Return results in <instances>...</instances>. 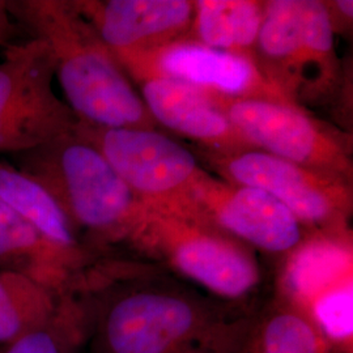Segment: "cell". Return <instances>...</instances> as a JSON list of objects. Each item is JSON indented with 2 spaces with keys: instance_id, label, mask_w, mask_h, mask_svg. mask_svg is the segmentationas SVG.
I'll return each instance as SVG.
<instances>
[{
  "instance_id": "6da1fadb",
  "label": "cell",
  "mask_w": 353,
  "mask_h": 353,
  "mask_svg": "<svg viewBox=\"0 0 353 353\" xmlns=\"http://www.w3.org/2000/svg\"><path fill=\"white\" fill-rule=\"evenodd\" d=\"M87 306L94 353H240L242 321L150 265L103 258L75 283Z\"/></svg>"
},
{
  "instance_id": "7a4b0ae2",
  "label": "cell",
  "mask_w": 353,
  "mask_h": 353,
  "mask_svg": "<svg viewBox=\"0 0 353 353\" xmlns=\"http://www.w3.org/2000/svg\"><path fill=\"white\" fill-rule=\"evenodd\" d=\"M26 37L42 39L64 102L80 123L102 128H159L125 67L74 0H8Z\"/></svg>"
},
{
  "instance_id": "3957f363",
  "label": "cell",
  "mask_w": 353,
  "mask_h": 353,
  "mask_svg": "<svg viewBox=\"0 0 353 353\" xmlns=\"http://www.w3.org/2000/svg\"><path fill=\"white\" fill-rule=\"evenodd\" d=\"M13 159L21 172L50 192L89 252L102 259L119 245L130 246L145 203L77 130V123Z\"/></svg>"
},
{
  "instance_id": "277c9868",
  "label": "cell",
  "mask_w": 353,
  "mask_h": 353,
  "mask_svg": "<svg viewBox=\"0 0 353 353\" xmlns=\"http://www.w3.org/2000/svg\"><path fill=\"white\" fill-rule=\"evenodd\" d=\"M130 248L157 258L220 300H243L261 283L254 250L188 205L145 203Z\"/></svg>"
},
{
  "instance_id": "5b68a950",
  "label": "cell",
  "mask_w": 353,
  "mask_h": 353,
  "mask_svg": "<svg viewBox=\"0 0 353 353\" xmlns=\"http://www.w3.org/2000/svg\"><path fill=\"white\" fill-rule=\"evenodd\" d=\"M334 34L325 1H265L255 62L267 80L299 106L303 100L330 96L341 80Z\"/></svg>"
},
{
  "instance_id": "8992f818",
  "label": "cell",
  "mask_w": 353,
  "mask_h": 353,
  "mask_svg": "<svg viewBox=\"0 0 353 353\" xmlns=\"http://www.w3.org/2000/svg\"><path fill=\"white\" fill-rule=\"evenodd\" d=\"M198 152L216 176L232 185L270 194L310 233H348L353 208L352 183L255 148Z\"/></svg>"
},
{
  "instance_id": "52a82bcc",
  "label": "cell",
  "mask_w": 353,
  "mask_h": 353,
  "mask_svg": "<svg viewBox=\"0 0 353 353\" xmlns=\"http://www.w3.org/2000/svg\"><path fill=\"white\" fill-rule=\"evenodd\" d=\"M214 99L252 148L352 183V141L347 134L293 102L219 94Z\"/></svg>"
},
{
  "instance_id": "ba28073f",
  "label": "cell",
  "mask_w": 353,
  "mask_h": 353,
  "mask_svg": "<svg viewBox=\"0 0 353 353\" xmlns=\"http://www.w3.org/2000/svg\"><path fill=\"white\" fill-rule=\"evenodd\" d=\"M0 54V154L32 151L72 130L77 118L54 90L46 43L28 37Z\"/></svg>"
},
{
  "instance_id": "9c48e42d",
  "label": "cell",
  "mask_w": 353,
  "mask_h": 353,
  "mask_svg": "<svg viewBox=\"0 0 353 353\" xmlns=\"http://www.w3.org/2000/svg\"><path fill=\"white\" fill-rule=\"evenodd\" d=\"M77 130L144 203L186 205L208 172L194 152L159 128H102L77 121Z\"/></svg>"
},
{
  "instance_id": "30bf717a",
  "label": "cell",
  "mask_w": 353,
  "mask_h": 353,
  "mask_svg": "<svg viewBox=\"0 0 353 353\" xmlns=\"http://www.w3.org/2000/svg\"><path fill=\"white\" fill-rule=\"evenodd\" d=\"M186 205L252 250L283 258L310 234L300 220L270 194L228 183L210 172L190 191Z\"/></svg>"
},
{
  "instance_id": "8fae6325",
  "label": "cell",
  "mask_w": 353,
  "mask_h": 353,
  "mask_svg": "<svg viewBox=\"0 0 353 353\" xmlns=\"http://www.w3.org/2000/svg\"><path fill=\"white\" fill-rule=\"evenodd\" d=\"M121 63L134 83L147 77H168L232 99L288 101L250 58L207 48L191 38Z\"/></svg>"
},
{
  "instance_id": "7c38bea8",
  "label": "cell",
  "mask_w": 353,
  "mask_h": 353,
  "mask_svg": "<svg viewBox=\"0 0 353 353\" xmlns=\"http://www.w3.org/2000/svg\"><path fill=\"white\" fill-rule=\"evenodd\" d=\"M76 8L121 61L190 38V0H74Z\"/></svg>"
},
{
  "instance_id": "4fadbf2b",
  "label": "cell",
  "mask_w": 353,
  "mask_h": 353,
  "mask_svg": "<svg viewBox=\"0 0 353 353\" xmlns=\"http://www.w3.org/2000/svg\"><path fill=\"white\" fill-rule=\"evenodd\" d=\"M134 84L157 127L195 141L203 151L252 148L216 103L212 93L168 77H147Z\"/></svg>"
},
{
  "instance_id": "5bb4252c",
  "label": "cell",
  "mask_w": 353,
  "mask_h": 353,
  "mask_svg": "<svg viewBox=\"0 0 353 353\" xmlns=\"http://www.w3.org/2000/svg\"><path fill=\"white\" fill-rule=\"evenodd\" d=\"M351 279V236L316 232L284 258L280 290L284 303L303 312L319 294Z\"/></svg>"
},
{
  "instance_id": "9a60e30c",
  "label": "cell",
  "mask_w": 353,
  "mask_h": 353,
  "mask_svg": "<svg viewBox=\"0 0 353 353\" xmlns=\"http://www.w3.org/2000/svg\"><path fill=\"white\" fill-rule=\"evenodd\" d=\"M0 199L83 270L100 261L79 239L50 192L16 165L0 159Z\"/></svg>"
},
{
  "instance_id": "2e32d148",
  "label": "cell",
  "mask_w": 353,
  "mask_h": 353,
  "mask_svg": "<svg viewBox=\"0 0 353 353\" xmlns=\"http://www.w3.org/2000/svg\"><path fill=\"white\" fill-rule=\"evenodd\" d=\"M0 270L33 279L63 294L87 270L55 249L0 199Z\"/></svg>"
},
{
  "instance_id": "e0dca14e",
  "label": "cell",
  "mask_w": 353,
  "mask_h": 353,
  "mask_svg": "<svg viewBox=\"0 0 353 353\" xmlns=\"http://www.w3.org/2000/svg\"><path fill=\"white\" fill-rule=\"evenodd\" d=\"M263 12L265 1L196 0L190 38L207 48L246 57L255 62Z\"/></svg>"
},
{
  "instance_id": "ac0fdd59",
  "label": "cell",
  "mask_w": 353,
  "mask_h": 353,
  "mask_svg": "<svg viewBox=\"0 0 353 353\" xmlns=\"http://www.w3.org/2000/svg\"><path fill=\"white\" fill-rule=\"evenodd\" d=\"M61 296L23 274L0 270V348L49 319Z\"/></svg>"
},
{
  "instance_id": "d6986e66",
  "label": "cell",
  "mask_w": 353,
  "mask_h": 353,
  "mask_svg": "<svg viewBox=\"0 0 353 353\" xmlns=\"http://www.w3.org/2000/svg\"><path fill=\"white\" fill-rule=\"evenodd\" d=\"M88 331L87 306L77 290L70 288L49 319L1 347L0 353H75Z\"/></svg>"
},
{
  "instance_id": "ffe728a7",
  "label": "cell",
  "mask_w": 353,
  "mask_h": 353,
  "mask_svg": "<svg viewBox=\"0 0 353 353\" xmlns=\"http://www.w3.org/2000/svg\"><path fill=\"white\" fill-rule=\"evenodd\" d=\"M254 353H328V344L299 310L281 303L265 316Z\"/></svg>"
},
{
  "instance_id": "44dd1931",
  "label": "cell",
  "mask_w": 353,
  "mask_h": 353,
  "mask_svg": "<svg viewBox=\"0 0 353 353\" xmlns=\"http://www.w3.org/2000/svg\"><path fill=\"white\" fill-rule=\"evenodd\" d=\"M23 33L10 11L8 0H0V52L19 41Z\"/></svg>"
},
{
  "instance_id": "7402d4cb",
  "label": "cell",
  "mask_w": 353,
  "mask_h": 353,
  "mask_svg": "<svg viewBox=\"0 0 353 353\" xmlns=\"http://www.w3.org/2000/svg\"><path fill=\"white\" fill-rule=\"evenodd\" d=\"M326 3V1H325ZM330 20L338 17V23L348 26L352 24L353 1L352 0H336L326 3Z\"/></svg>"
}]
</instances>
